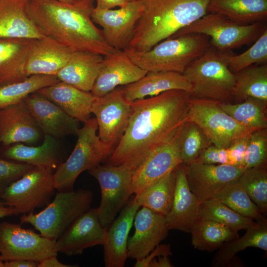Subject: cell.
Returning <instances> with one entry per match:
<instances>
[{
    "label": "cell",
    "mask_w": 267,
    "mask_h": 267,
    "mask_svg": "<svg viewBox=\"0 0 267 267\" xmlns=\"http://www.w3.org/2000/svg\"><path fill=\"white\" fill-rule=\"evenodd\" d=\"M190 96L184 90L172 89L131 102L127 127L108 164L136 167L186 121Z\"/></svg>",
    "instance_id": "cell-1"
},
{
    "label": "cell",
    "mask_w": 267,
    "mask_h": 267,
    "mask_svg": "<svg viewBox=\"0 0 267 267\" xmlns=\"http://www.w3.org/2000/svg\"><path fill=\"white\" fill-rule=\"evenodd\" d=\"M95 0H28L27 11L45 36L73 51H84L106 56L117 50L105 40L91 17Z\"/></svg>",
    "instance_id": "cell-2"
},
{
    "label": "cell",
    "mask_w": 267,
    "mask_h": 267,
    "mask_svg": "<svg viewBox=\"0 0 267 267\" xmlns=\"http://www.w3.org/2000/svg\"><path fill=\"white\" fill-rule=\"evenodd\" d=\"M143 6L128 48L151 49L208 12L210 0H139Z\"/></svg>",
    "instance_id": "cell-3"
},
{
    "label": "cell",
    "mask_w": 267,
    "mask_h": 267,
    "mask_svg": "<svg viewBox=\"0 0 267 267\" xmlns=\"http://www.w3.org/2000/svg\"><path fill=\"white\" fill-rule=\"evenodd\" d=\"M211 45L206 35L188 33L165 39L145 51L124 50L132 61L147 72H175L183 74Z\"/></svg>",
    "instance_id": "cell-4"
},
{
    "label": "cell",
    "mask_w": 267,
    "mask_h": 267,
    "mask_svg": "<svg viewBox=\"0 0 267 267\" xmlns=\"http://www.w3.org/2000/svg\"><path fill=\"white\" fill-rule=\"evenodd\" d=\"M234 54L232 50H220L211 44L183 73L192 87L190 95L232 103L235 75L228 64Z\"/></svg>",
    "instance_id": "cell-5"
},
{
    "label": "cell",
    "mask_w": 267,
    "mask_h": 267,
    "mask_svg": "<svg viewBox=\"0 0 267 267\" xmlns=\"http://www.w3.org/2000/svg\"><path fill=\"white\" fill-rule=\"evenodd\" d=\"M93 194L87 189L57 191L52 201L38 213L23 214L21 223L32 225L43 236L56 240L83 214L90 208Z\"/></svg>",
    "instance_id": "cell-6"
},
{
    "label": "cell",
    "mask_w": 267,
    "mask_h": 267,
    "mask_svg": "<svg viewBox=\"0 0 267 267\" xmlns=\"http://www.w3.org/2000/svg\"><path fill=\"white\" fill-rule=\"evenodd\" d=\"M84 123L77 132L78 138L73 151L53 173L54 186L57 191L74 190L76 180L83 172L93 169L110 156L96 134V118H90Z\"/></svg>",
    "instance_id": "cell-7"
},
{
    "label": "cell",
    "mask_w": 267,
    "mask_h": 267,
    "mask_svg": "<svg viewBox=\"0 0 267 267\" xmlns=\"http://www.w3.org/2000/svg\"><path fill=\"white\" fill-rule=\"evenodd\" d=\"M266 29L267 22L242 25L221 14L209 12L171 38L188 33L203 34L210 38L211 45L220 50L228 51L245 45H250Z\"/></svg>",
    "instance_id": "cell-8"
},
{
    "label": "cell",
    "mask_w": 267,
    "mask_h": 267,
    "mask_svg": "<svg viewBox=\"0 0 267 267\" xmlns=\"http://www.w3.org/2000/svg\"><path fill=\"white\" fill-rule=\"evenodd\" d=\"M218 101L190 96L186 121L200 127L211 142L227 148L235 140L255 130L247 128L224 111Z\"/></svg>",
    "instance_id": "cell-9"
},
{
    "label": "cell",
    "mask_w": 267,
    "mask_h": 267,
    "mask_svg": "<svg viewBox=\"0 0 267 267\" xmlns=\"http://www.w3.org/2000/svg\"><path fill=\"white\" fill-rule=\"evenodd\" d=\"M54 172L50 168L32 166L6 188L0 199L14 209L15 215L28 214L46 206L55 191Z\"/></svg>",
    "instance_id": "cell-10"
},
{
    "label": "cell",
    "mask_w": 267,
    "mask_h": 267,
    "mask_svg": "<svg viewBox=\"0 0 267 267\" xmlns=\"http://www.w3.org/2000/svg\"><path fill=\"white\" fill-rule=\"evenodd\" d=\"M136 167L129 164L114 166L99 165L88 171L98 182L101 201L97 208L101 225L106 227L133 194L132 176Z\"/></svg>",
    "instance_id": "cell-11"
},
{
    "label": "cell",
    "mask_w": 267,
    "mask_h": 267,
    "mask_svg": "<svg viewBox=\"0 0 267 267\" xmlns=\"http://www.w3.org/2000/svg\"><path fill=\"white\" fill-rule=\"evenodd\" d=\"M56 241L38 234L32 229L6 221L0 222V253L3 262L26 260L37 262L57 256Z\"/></svg>",
    "instance_id": "cell-12"
},
{
    "label": "cell",
    "mask_w": 267,
    "mask_h": 267,
    "mask_svg": "<svg viewBox=\"0 0 267 267\" xmlns=\"http://www.w3.org/2000/svg\"><path fill=\"white\" fill-rule=\"evenodd\" d=\"M91 112L97 122L98 136L110 156L126 131L131 102L124 97L122 88L118 87L102 96L95 97Z\"/></svg>",
    "instance_id": "cell-13"
},
{
    "label": "cell",
    "mask_w": 267,
    "mask_h": 267,
    "mask_svg": "<svg viewBox=\"0 0 267 267\" xmlns=\"http://www.w3.org/2000/svg\"><path fill=\"white\" fill-rule=\"evenodd\" d=\"M180 128L171 138L149 153L135 168L131 183L133 194L142 192L182 164L179 149Z\"/></svg>",
    "instance_id": "cell-14"
},
{
    "label": "cell",
    "mask_w": 267,
    "mask_h": 267,
    "mask_svg": "<svg viewBox=\"0 0 267 267\" xmlns=\"http://www.w3.org/2000/svg\"><path fill=\"white\" fill-rule=\"evenodd\" d=\"M142 11L140 1L134 0L117 9L101 10L94 7L91 17L94 23L102 28L107 43L116 50H124L129 46Z\"/></svg>",
    "instance_id": "cell-15"
},
{
    "label": "cell",
    "mask_w": 267,
    "mask_h": 267,
    "mask_svg": "<svg viewBox=\"0 0 267 267\" xmlns=\"http://www.w3.org/2000/svg\"><path fill=\"white\" fill-rule=\"evenodd\" d=\"M183 166L189 188L200 203L214 198L227 183L238 179L245 170L228 164L195 162Z\"/></svg>",
    "instance_id": "cell-16"
},
{
    "label": "cell",
    "mask_w": 267,
    "mask_h": 267,
    "mask_svg": "<svg viewBox=\"0 0 267 267\" xmlns=\"http://www.w3.org/2000/svg\"><path fill=\"white\" fill-rule=\"evenodd\" d=\"M105 228L99 220L97 208H89L56 240L57 252L68 256L82 254L87 248L103 245Z\"/></svg>",
    "instance_id": "cell-17"
},
{
    "label": "cell",
    "mask_w": 267,
    "mask_h": 267,
    "mask_svg": "<svg viewBox=\"0 0 267 267\" xmlns=\"http://www.w3.org/2000/svg\"><path fill=\"white\" fill-rule=\"evenodd\" d=\"M147 72L135 64L125 51L117 50L104 57L90 92L95 97L102 96L118 86L138 81Z\"/></svg>",
    "instance_id": "cell-18"
},
{
    "label": "cell",
    "mask_w": 267,
    "mask_h": 267,
    "mask_svg": "<svg viewBox=\"0 0 267 267\" xmlns=\"http://www.w3.org/2000/svg\"><path fill=\"white\" fill-rule=\"evenodd\" d=\"M135 231L128 239V257L136 261L148 255L166 238L168 229L165 217L142 207L134 218Z\"/></svg>",
    "instance_id": "cell-19"
},
{
    "label": "cell",
    "mask_w": 267,
    "mask_h": 267,
    "mask_svg": "<svg viewBox=\"0 0 267 267\" xmlns=\"http://www.w3.org/2000/svg\"><path fill=\"white\" fill-rule=\"evenodd\" d=\"M43 134L24 101L0 109V144L37 143Z\"/></svg>",
    "instance_id": "cell-20"
},
{
    "label": "cell",
    "mask_w": 267,
    "mask_h": 267,
    "mask_svg": "<svg viewBox=\"0 0 267 267\" xmlns=\"http://www.w3.org/2000/svg\"><path fill=\"white\" fill-rule=\"evenodd\" d=\"M24 101L44 135L57 139L77 134L80 121L37 91L30 94Z\"/></svg>",
    "instance_id": "cell-21"
},
{
    "label": "cell",
    "mask_w": 267,
    "mask_h": 267,
    "mask_svg": "<svg viewBox=\"0 0 267 267\" xmlns=\"http://www.w3.org/2000/svg\"><path fill=\"white\" fill-rule=\"evenodd\" d=\"M140 206L134 196L128 201L118 218L105 227L104 262L106 267H123L128 257V235Z\"/></svg>",
    "instance_id": "cell-22"
},
{
    "label": "cell",
    "mask_w": 267,
    "mask_h": 267,
    "mask_svg": "<svg viewBox=\"0 0 267 267\" xmlns=\"http://www.w3.org/2000/svg\"><path fill=\"white\" fill-rule=\"evenodd\" d=\"M73 52L67 46L47 36L32 39L25 64L26 76H56Z\"/></svg>",
    "instance_id": "cell-23"
},
{
    "label": "cell",
    "mask_w": 267,
    "mask_h": 267,
    "mask_svg": "<svg viewBox=\"0 0 267 267\" xmlns=\"http://www.w3.org/2000/svg\"><path fill=\"white\" fill-rule=\"evenodd\" d=\"M176 188L173 201L165 216L168 230L176 229L190 232L195 222L200 218V203L190 191L183 164L176 169Z\"/></svg>",
    "instance_id": "cell-24"
},
{
    "label": "cell",
    "mask_w": 267,
    "mask_h": 267,
    "mask_svg": "<svg viewBox=\"0 0 267 267\" xmlns=\"http://www.w3.org/2000/svg\"><path fill=\"white\" fill-rule=\"evenodd\" d=\"M122 88L125 99L130 102L162 92L179 89L191 93L192 87L183 74L175 72H148L138 81Z\"/></svg>",
    "instance_id": "cell-25"
},
{
    "label": "cell",
    "mask_w": 267,
    "mask_h": 267,
    "mask_svg": "<svg viewBox=\"0 0 267 267\" xmlns=\"http://www.w3.org/2000/svg\"><path fill=\"white\" fill-rule=\"evenodd\" d=\"M0 156L4 159L50 168L54 171L63 162L57 139L49 135H44L43 143L38 146L22 143L3 146L0 149Z\"/></svg>",
    "instance_id": "cell-26"
},
{
    "label": "cell",
    "mask_w": 267,
    "mask_h": 267,
    "mask_svg": "<svg viewBox=\"0 0 267 267\" xmlns=\"http://www.w3.org/2000/svg\"><path fill=\"white\" fill-rule=\"evenodd\" d=\"M28 0H0V39H39L44 36L27 11Z\"/></svg>",
    "instance_id": "cell-27"
},
{
    "label": "cell",
    "mask_w": 267,
    "mask_h": 267,
    "mask_svg": "<svg viewBox=\"0 0 267 267\" xmlns=\"http://www.w3.org/2000/svg\"><path fill=\"white\" fill-rule=\"evenodd\" d=\"M37 92L80 122L84 123L90 118L91 106L95 97L90 91L59 81Z\"/></svg>",
    "instance_id": "cell-28"
},
{
    "label": "cell",
    "mask_w": 267,
    "mask_h": 267,
    "mask_svg": "<svg viewBox=\"0 0 267 267\" xmlns=\"http://www.w3.org/2000/svg\"><path fill=\"white\" fill-rule=\"evenodd\" d=\"M104 56L96 53L73 51L56 77L60 81L86 91H91Z\"/></svg>",
    "instance_id": "cell-29"
},
{
    "label": "cell",
    "mask_w": 267,
    "mask_h": 267,
    "mask_svg": "<svg viewBox=\"0 0 267 267\" xmlns=\"http://www.w3.org/2000/svg\"><path fill=\"white\" fill-rule=\"evenodd\" d=\"M32 39H0V87L20 81Z\"/></svg>",
    "instance_id": "cell-30"
},
{
    "label": "cell",
    "mask_w": 267,
    "mask_h": 267,
    "mask_svg": "<svg viewBox=\"0 0 267 267\" xmlns=\"http://www.w3.org/2000/svg\"><path fill=\"white\" fill-rule=\"evenodd\" d=\"M207 11L242 25L267 22V0H210Z\"/></svg>",
    "instance_id": "cell-31"
},
{
    "label": "cell",
    "mask_w": 267,
    "mask_h": 267,
    "mask_svg": "<svg viewBox=\"0 0 267 267\" xmlns=\"http://www.w3.org/2000/svg\"><path fill=\"white\" fill-rule=\"evenodd\" d=\"M256 226L246 229L241 237L225 242L218 249L212 259L214 267H227L234 256L248 247L267 250V224L266 219L257 222Z\"/></svg>",
    "instance_id": "cell-32"
},
{
    "label": "cell",
    "mask_w": 267,
    "mask_h": 267,
    "mask_svg": "<svg viewBox=\"0 0 267 267\" xmlns=\"http://www.w3.org/2000/svg\"><path fill=\"white\" fill-rule=\"evenodd\" d=\"M235 103L254 97L267 103V64H255L234 73Z\"/></svg>",
    "instance_id": "cell-33"
},
{
    "label": "cell",
    "mask_w": 267,
    "mask_h": 267,
    "mask_svg": "<svg viewBox=\"0 0 267 267\" xmlns=\"http://www.w3.org/2000/svg\"><path fill=\"white\" fill-rule=\"evenodd\" d=\"M191 244L197 250L211 252L239 237L238 231L215 221L199 218L192 226Z\"/></svg>",
    "instance_id": "cell-34"
},
{
    "label": "cell",
    "mask_w": 267,
    "mask_h": 267,
    "mask_svg": "<svg viewBox=\"0 0 267 267\" xmlns=\"http://www.w3.org/2000/svg\"><path fill=\"white\" fill-rule=\"evenodd\" d=\"M176 169L137 194L136 202L140 207L165 216L169 212L176 188Z\"/></svg>",
    "instance_id": "cell-35"
},
{
    "label": "cell",
    "mask_w": 267,
    "mask_h": 267,
    "mask_svg": "<svg viewBox=\"0 0 267 267\" xmlns=\"http://www.w3.org/2000/svg\"><path fill=\"white\" fill-rule=\"evenodd\" d=\"M222 109L243 126L255 131L267 128V103L249 97L236 103H221Z\"/></svg>",
    "instance_id": "cell-36"
},
{
    "label": "cell",
    "mask_w": 267,
    "mask_h": 267,
    "mask_svg": "<svg viewBox=\"0 0 267 267\" xmlns=\"http://www.w3.org/2000/svg\"><path fill=\"white\" fill-rule=\"evenodd\" d=\"M60 81L53 75H33L0 87V109L21 102L30 94Z\"/></svg>",
    "instance_id": "cell-37"
},
{
    "label": "cell",
    "mask_w": 267,
    "mask_h": 267,
    "mask_svg": "<svg viewBox=\"0 0 267 267\" xmlns=\"http://www.w3.org/2000/svg\"><path fill=\"white\" fill-rule=\"evenodd\" d=\"M213 198L244 217L257 222L266 219L237 179L227 183Z\"/></svg>",
    "instance_id": "cell-38"
},
{
    "label": "cell",
    "mask_w": 267,
    "mask_h": 267,
    "mask_svg": "<svg viewBox=\"0 0 267 267\" xmlns=\"http://www.w3.org/2000/svg\"><path fill=\"white\" fill-rule=\"evenodd\" d=\"M199 213L201 218L215 221L237 231L246 230L258 223L214 198L201 203Z\"/></svg>",
    "instance_id": "cell-39"
},
{
    "label": "cell",
    "mask_w": 267,
    "mask_h": 267,
    "mask_svg": "<svg viewBox=\"0 0 267 267\" xmlns=\"http://www.w3.org/2000/svg\"><path fill=\"white\" fill-rule=\"evenodd\" d=\"M211 144L203 130L195 123L186 121L181 127L179 149L184 165L195 162L202 151Z\"/></svg>",
    "instance_id": "cell-40"
},
{
    "label": "cell",
    "mask_w": 267,
    "mask_h": 267,
    "mask_svg": "<svg viewBox=\"0 0 267 267\" xmlns=\"http://www.w3.org/2000/svg\"><path fill=\"white\" fill-rule=\"evenodd\" d=\"M253 202L259 208L262 214L267 212V165L245 170L237 179Z\"/></svg>",
    "instance_id": "cell-41"
},
{
    "label": "cell",
    "mask_w": 267,
    "mask_h": 267,
    "mask_svg": "<svg viewBox=\"0 0 267 267\" xmlns=\"http://www.w3.org/2000/svg\"><path fill=\"white\" fill-rule=\"evenodd\" d=\"M267 63V29L243 53L231 55L229 58L228 67L233 73L255 64Z\"/></svg>",
    "instance_id": "cell-42"
},
{
    "label": "cell",
    "mask_w": 267,
    "mask_h": 267,
    "mask_svg": "<svg viewBox=\"0 0 267 267\" xmlns=\"http://www.w3.org/2000/svg\"><path fill=\"white\" fill-rule=\"evenodd\" d=\"M267 128L253 131L245 152L243 168L246 170L267 165Z\"/></svg>",
    "instance_id": "cell-43"
},
{
    "label": "cell",
    "mask_w": 267,
    "mask_h": 267,
    "mask_svg": "<svg viewBox=\"0 0 267 267\" xmlns=\"http://www.w3.org/2000/svg\"><path fill=\"white\" fill-rule=\"evenodd\" d=\"M32 166L25 163L0 159V197L10 184L23 176Z\"/></svg>",
    "instance_id": "cell-44"
},
{
    "label": "cell",
    "mask_w": 267,
    "mask_h": 267,
    "mask_svg": "<svg viewBox=\"0 0 267 267\" xmlns=\"http://www.w3.org/2000/svg\"><path fill=\"white\" fill-rule=\"evenodd\" d=\"M172 255L170 245H158L148 255L136 261L135 267H173L169 260Z\"/></svg>",
    "instance_id": "cell-45"
},
{
    "label": "cell",
    "mask_w": 267,
    "mask_h": 267,
    "mask_svg": "<svg viewBox=\"0 0 267 267\" xmlns=\"http://www.w3.org/2000/svg\"><path fill=\"white\" fill-rule=\"evenodd\" d=\"M195 162L206 164H228L226 149L211 144L202 151Z\"/></svg>",
    "instance_id": "cell-46"
},
{
    "label": "cell",
    "mask_w": 267,
    "mask_h": 267,
    "mask_svg": "<svg viewBox=\"0 0 267 267\" xmlns=\"http://www.w3.org/2000/svg\"><path fill=\"white\" fill-rule=\"evenodd\" d=\"M250 135L235 140L226 148L228 165L243 168L244 154Z\"/></svg>",
    "instance_id": "cell-47"
},
{
    "label": "cell",
    "mask_w": 267,
    "mask_h": 267,
    "mask_svg": "<svg viewBox=\"0 0 267 267\" xmlns=\"http://www.w3.org/2000/svg\"><path fill=\"white\" fill-rule=\"evenodd\" d=\"M95 8L101 10H108L116 6L122 7L127 2V0H95Z\"/></svg>",
    "instance_id": "cell-48"
},
{
    "label": "cell",
    "mask_w": 267,
    "mask_h": 267,
    "mask_svg": "<svg viewBox=\"0 0 267 267\" xmlns=\"http://www.w3.org/2000/svg\"><path fill=\"white\" fill-rule=\"evenodd\" d=\"M77 265L64 264L57 258V256H51L38 262V267H75Z\"/></svg>",
    "instance_id": "cell-49"
},
{
    "label": "cell",
    "mask_w": 267,
    "mask_h": 267,
    "mask_svg": "<svg viewBox=\"0 0 267 267\" xmlns=\"http://www.w3.org/2000/svg\"><path fill=\"white\" fill-rule=\"evenodd\" d=\"M4 267H38V262L26 260H14L4 262Z\"/></svg>",
    "instance_id": "cell-50"
},
{
    "label": "cell",
    "mask_w": 267,
    "mask_h": 267,
    "mask_svg": "<svg viewBox=\"0 0 267 267\" xmlns=\"http://www.w3.org/2000/svg\"><path fill=\"white\" fill-rule=\"evenodd\" d=\"M13 215H15L14 209L7 206L2 200H0V219Z\"/></svg>",
    "instance_id": "cell-51"
},
{
    "label": "cell",
    "mask_w": 267,
    "mask_h": 267,
    "mask_svg": "<svg viewBox=\"0 0 267 267\" xmlns=\"http://www.w3.org/2000/svg\"><path fill=\"white\" fill-rule=\"evenodd\" d=\"M0 267H4V262L2 261L0 253Z\"/></svg>",
    "instance_id": "cell-52"
},
{
    "label": "cell",
    "mask_w": 267,
    "mask_h": 267,
    "mask_svg": "<svg viewBox=\"0 0 267 267\" xmlns=\"http://www.w3.org/2000/svg\"><path fill=\"white\" fill-rule=\"evenodd\" d=\"M59 0L64 2H67V3H71L74 1V0Z\"/></svg>",
    "instance_id": "cell-53"
},
{
    "label": "cell",
    "mask_w": 267,
    "mask_h": 267,
    "mask_svg": "<svg viewBox=\"0 0 267 267\" xmlns=\"http://www.w3.org/2000/svg\"><path fill=\"white\" fill-rule=\"evenodd\" d=\"M133 0H127V1H128V2H129V1H133Z\"/></svg>",
    "instance_id": "cell-54"
}]
</instances>
